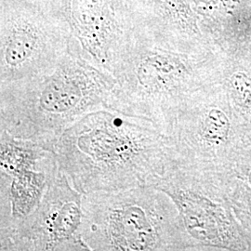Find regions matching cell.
<instances>
[{
	"instance_id": "5b68a950",
	"label": "cell",
	"mask_w": 251,
	"mask_h": 251,
	"mask_svg": "<svg viewBox=\"0 0 251 251\" xmlns=\"http://www.w3.org/2000/svg\"><path fill=\"white\" fill-rule=\"evenodd\" d=\"M72 37L63 12L29 0H0V86L52 70Z\"/></svg>"
},
{
	"instance_id": "3957f363",
	"label": "cell",
	"mask_w": 251,
	"mask_h": 251,
	"mask_svg": "<svg viewBox=\"0 0 251 251\" xmlns=\"http://www.w3.org/2000/svg\"><path fill=\"white\" fill-rule=\"evenodd\" d=\"M211 69L212 51L180 53L133 36L113 74L117 83L104 108L147 119L163 130L174 105L209 82Z\"/></svg>"
},
{
	"instance_id": "277c9868",
	"label": "cell",
	"mask_w": 251,
	"mask_h": 251,
	"mask_svg": "<svg viewBox=\"0 0 251 251\" xmlns=\"http://www.w3.org/2000/svg\"><path fill=\"white\" fill-rule=\"evenodd\" d=\"M163 192L150 185L83 196L82 237L90 251H162L171 247Z\"/></svg>"
},
{
	"instance_id": "6da1fadb",
	"label": "cell",
	"mask_w": 251,
	"mask_h": 251,
	"mask_svg": "<svg viewBox=\"0 0 251 251\" xmlns=\"http://www.w3.org/2000/svg\"><path fill=\"white\" fill-rule=\"evenodd\" d=\"M168 151L151 121L106 108L68 127L53 150L59 170L83 195L148 185L165 172Z\"/></svg>"
},
{
	"instance_id": "ba28073f",
	"label": "cell",
	"mask_w": 251,
	"mask_h": 251,
	"mask_svg": "<svg viewBox=\"0 0 251 251\" xmlns=\"http://www.w3.org/2000/svg\"><path fill=\"white\" fill-rule=\"evenodd\" d=\"M64 15L81 56L113 75L133 33L119 0H65Z\"/></svg>"
},
{
	"instance_id": "30bf717a",
	"label": "cell",
	"mask_w": 251,
	"mask_h": 251,
	"mask_svg": "<svg viewBox=\"0 0 251 251\" xmlns=\"http://www.w3.org/2000/svg\"><path fill=\"white\" fill-rule=\"evenodd\" d=\"M194 9L213 50L251 60V0H215Z\"/></svg>"
},
{
	"instance_id": "8992f818",
	"label": "cell",
	"mask_w": 251,
	"mask_h": 251,
	"mask_svg": "<svg viewBox=\"0 0 251 251\" xmlns=\"http://www.w3.org/2000/svg\"><path fill=\"white\" fill-rule=\"evenodd\" d=\"M83 196L59 170L36 210L0 230V251H90L82 237Z\"/></svg>"
},
{
	"instance_id": "8fae6325",
	"label": "cell",
	"mask_w": 251,
	"mask_h": 251,
	"mask_svg": "<svg viewBox=\"0 0 251 251\" xmlns=\"http://www.w3.org/2000/svg\"><path fill=\"white\" fill-rule=\"evenodd\" d=\"M225 83L233 100L238 104H251V71L244 66L233 65L231 71L225 72Z\"/></svg>"
},
{
	"instance_id": "4fadbf2b",
	"label": "cell",
	"mask_w": 251,
	"mask_h": 251,
	"mask_svg": "<svg viewBox=\"0 0 251 251\" xmlns=\"http://www.w3.org/2000/svg\"><path fill=\"white\" fill-rule=\"evenodd\" d=\"M193 6V8L198 7V6H202V5H206L209 4L215 0H189Z\"/></svg>"
},
{
	"instance_id": "52a82bcc",
	"label": "cell",
	"mask_w": 251,
	"mask_h": 251,
	"mask_svg": "<svg viewBox=\"0 0 251 251\" xmlns=\"http://www.w3.org/2000/svg\"><path fill=\"white\" fill-rule=\"evenodd\" d=\"M134 36L180 53L205 56L213 48L189 0H119Z\"/></svg>"
},
{
	"instance_id": "7a4b0ae2",
	"label": "cell",
	"mask_w": 251,
	"mask_h": 251,
	"mask_svg": "<svg viewBox=\"0 0 251 251\" xmlns=\"http://www.w3.org/2000/svg\"><path fill=\"white\" fill-rule=\"evenodd\" d=\"M116 83L81 56L72 37L52 70L0 86V129L53 151L68 127L104 108Z\"/></svg>"
},
{
	"instance_id": "9c48e42d",
	"label": "cell",
	"mask_w": 251,
	"mask_h": 251,
	"mask_svg": "<svg viewBox=\"0 0 251 251\" xmlns=\"http://www.w3.org/2000/svg\"><path fill=\"white\" fill-rule=\"evenodd\" d=\"M58 171L53 152L36 166L0 174V230L18 225L36 210Z\"/></svg>"
},
{
	"instance_id": "7c38bea8",
	"label": "cell",
	"mask_w": 251,
	"mask_h": 251,
	"mask_svg": "<svg viewBox=\"0 0 251 251\" xmlns=\"http://www.w3.org/2000/svg\"><path fill=\"white\" fill-rule=\"evenodd\" d=\"M35 2L37 4L43 5L50 9H56L64 14V8H65V0H29Z\"/></svg>"
}]
</instances>
